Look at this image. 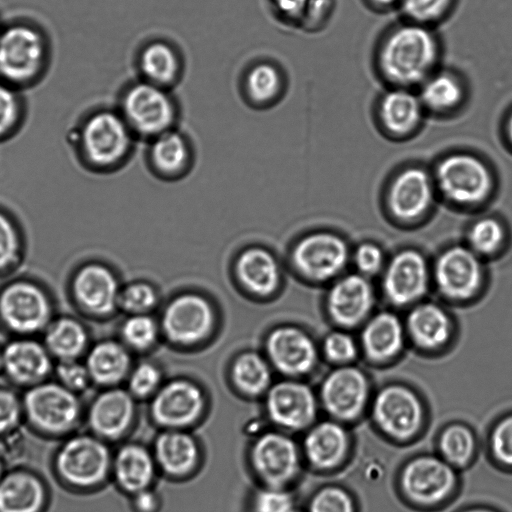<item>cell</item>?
I'll return each instance as SVG.
<instances>
[{
  "label": "cell",
  "instance_id": "cell-32",
  "mask_svg": "<svg viewBox=\"0 0 512 512\" xmlns=\"http://www.w3.org/2000/svg\"><path fill=\"white\" fill-rule=\"evenodd\" d=\"M418 96L426 112L449 116L466 100V87L461 78L449 70H436L419 87Z\"/></svg>",
  "mask_w": 512,
  "mask_h": 512
},
{
  "label": "cell",
  "instance_id": "cell-49",
  "mask_svg": "<svg viewBox=\"0 0 512 512\" xmlns=\"http://www.w3.org/2000/svg\"><path fill=\"white\" fill-rule=\"evenodd\" d=\"M21 112V100L15 87L0 81V138L16 128Z\"/></svg>",
  "mask_w": 512,
  "mask_h": 512
},
{
  "label": "cell",
  "instance_id": "cell-53",
  "mask_svg": "<svg viewBox=\"0 0 512 512\" xmlns=\"http://www.w3.org/2000/svg\"><path fill=\"white\" fill-rule=\"evenodd\" d=\"M56 371L60 384L75 393L84 390L91 381L86 365L76 359L60 361Z\"/></svg>",
  "mask_w": 512,
  "mask_h": 512
},
{
  "label": "cell",
  "instance_id": "cell-59",
  "mask_svg": "<svg viewBox=\"0 0 512 512\" xmlns=\"http://www.w3.org/2000/svg\"><path fill=\"white\" fill-rule=\"evenodd\" d=\"M463 512H497V511L488 509V508H483V507H476V508L467 509Z\"/></svg>",
  "mask_w": 512,
  "mask_h": 512
},
{
  "label": "cell",
  "instance_id": "cell-45",
  "mask_svg": "<svg viewBox=\"0 0 512 512\" xmlns=\"http://www.w3.org/2000/svg\"><path fill=\"white\" fill-rule=\"evenodd\" d=\"M307 512H356L350 493L336 485L318 489L307 504Z\"/></svg>",
  "mask_w": 512,
  "mask_h": 512
},
{
  "label": "cell",
  "instance_id": "cell-60",
  "mask_svg": "<svg viewBox=\"0 0 512 512\" xmlns=\"http://www.w3.org/2000/svg\"><path fill=\"white\" fill-rule=\"evenodd\" d=\"M5 472H6V467H5L2 459L0 458V480L3 477V475L5 474Z\"/></svg>",
  "mask_w": 512,
  "mask_h": 512
},
{
  "label": "cell",
  "instance_id": "cell-26",
  "mask_svg": "<svg viewBox=\"0 0 512 512\" xmlns=\"http://www.w3.org/2000/svg\"><path fill=\"white\" fill-rule=\"evenodd\" d=\"M158 467L150 448L138 442L122 444L113 453L111 480L130 496L152 487Z\"/></svg>",
  "mask_w": 512,
  "mask_h": 512
},
{
  "label": "cell",
  "instance_id": "cell-1",
  "mask_svg": "<svg viewBox=\"0 0 512 512\" xmlns=\"http://www.w3.org/2000/svg\"><path fill=\"white\" fill-rule=\"evenodd\" d=\"M439 39L431 27L405 21L389 29L376 52V67L390 87L418 88L437 70Z\"/></svg>",
  "mask_w": 512,
  "mask_h": 512
},
{
  "label": "cell",
  "instance_id": "cell-41",
  "mask_svg": "<svg viewBox=\"0 0 512 512\" xmlns=\"http://www.w3.org/2000/svg\"><path fill=\"white\" fill-rule=\"evenodd\" d=\"M281 13L299 19L306 28H317L328 16L331 0H273Z\"/></svg>",
  "mask_w": 512,
  "mask_h": 512
},
{
  "label": "cell",
  "instance_id": "cell-42",
  "mask_svg": "<svg viewBox=\"0 0 512 512\" xmlns=\"http://www.w3.org/2000/svg\"><path fill=\"white\" fill-rule=\"evenodd\" d=\"M252 512H298V505L289 488L260 485L251 495Z\"/></svg>",
  "mask_w": 512,
  "mask_h": 512
},
{
  "label": "cell",
  "instance_id": "cell-40",
  "mask_svg": "<svg viewBox=\"0 0 512 512\" xmlns=\"http://www.w3.org/2000/svg\"><path fill=\"white\" fill-rule=\"evenodd\" d=\"M440 457L455 469L466 466L476 450V439L468 427L452 424L446 427L438 440Z\"/></svg>",
  "mask_w": 512,
  "mask_h": 512
},
{
  "label": "cell",
  "instance_id": "cell-33",
  "mask_svg": "<svg viewBox=\"0 0 512 512\" xmlns=\"http://www.w3.org/2000/svg\"><path fill=\"white\" fill-rule=\"evenodd\" d=\"M244 99L254 108H269L276 104L286 89L283 70L270 60L252 63L242 76Z\"/></svg>",
  "mask_w": 512,
  "mask_h": 512
},
{
  "label": "cell",
  "instance_id": "cell-43",
  "mask_svg": "<svg viewBox=\"0 0 512 512\" xmlns=\"http://www.w3.org/2000/svg\"><path fill=\"white\" fill-rule=\"evenodd\" d=\"M505 239L501 223L494 218L476 221L469 230L468 240L475 253L492 254L499 250Z\"/></svg>",
  "mask_w": 512,
  "mask_h": 512
},
{
  "label": "cell",
  "instance_id": "cell-17",
  "mask_svg": "<svg viewBox=\"0 0 512 512\" xmlns=\"http://www.w3.org/2000/svg\"><path fill=\"white\" fill-rule=\"evenodd\" d=\"M295 267L304 276L328 280L339 274L348 260V248L343 239L331 233H314L302 238L293 249Z\"/></svg>",
  "mask_w": 512,
  "mask_h": 512
},
{
  "label": "cell",
  "instance_id": "cell-27",
  "mask_svg": "<svg viewBox=\"0 0 512 512\" xmlns=\"http://www.w3.org/2000/svg\"><path fill=\"white\" fill-rule=\"evenodd\" d=\"M373 305V290L363 275L351 274L339 279L327 296V309L334 322L352 327L368 315Z\"/></svg>",
  "mask_w": 512,
  "mask_h": 512
},
{
  "label": "cell",
  "instance_id": "cell-16",
  "mask_svg": "<svg viewBox=\"0 0 512 512\" xmlns=\"http://www.w3.org/2000/svg\"><path fill=\"white\" fill-rule=\"evenodd\" d=\"M214 323L210 303L198 294H182L165 308L161 325L166 337L179 344H193L204 339Z\"/></svg>",
  "mask_w": 512,
  "mask_h": 512
},
{
  "label": "cell",
  "instance_id": "cell-57",
  "mask_svg": "<svg viewBox=\"0 0 512 512\" xmlns=\"http://www.w3.org/2000/svg\"><path fill=\"white\" fill-rule=\"evenodd\" d=\"M503 137L507 146L512 150V108L508 111L503 122Z\"/></svg>",
  "mask_w": 512,
  "mask_h": 512
},
{
  "label": "cell",
  "instance_id": "cell-31",
  "mask_svg": "<svg viewBox=\"0 0 512 512\" xmlns=\"http://www.w3.org/2000/svg\"><path fill=\"white\" fill-rule=\"evenodd\" d=\"M2 368L14 382L36 385L50 371L49 351L33 340H15L2 351Z\"/></svg>",
  "mask_w": 512,
  "mask_h": 512
},
{
  "label": "cell",
  "instance_id": "cell-51",
  "mask_svg": "<svg viewBox=\"0 0 512 512\" xmlns=\"http://www.w3.org/2000/svg\"><path fill=\"white\" fill-rule=\"evenodd\" d=\"M23 418L22 400L13 391L0 388V436L17 429Z\"/></svg>",
  "mask_w": 512,
  "mask_h": 512
},
{
  "label": "cell",
  "instance_id": "cell-23",
  "mask_svg": "<svg viewBox=\"0 0 512 512\" xmlns=\"http://www.w3.org/2000/svg\"><path fill=\"white\" fill-rule=\"evenodd\" d=\"M266 352L272 365L290 376L308 373L317 360L313 340L304 331L292 326L274 329L267 337Z\"/></svg>",
  "mask_w": 512,
  "mask_h": 512
},
{
  "label": "cell",
  "instance_id": "cell-11",
  "mask_svg": "<svg viewBox=\"0 0 512 512\" xmlns=\"http://www.w3.org/2000/svg\"><path fill=\"white\" fill-rule=\"evenodd\" d=\"M436 192L432 170L419 164H408L389 180L386 203L396 219L415 221L430 210Z\"/></svg>",
  "mask_w": 512,
  "mask_h": 512
},
{
  "label": "cell",
  "instance_id": "cell-34",
  "mask_svg": "<svg viewBox=\"0 0 512 512\" xmlns=\"http://www.w3.org/2000/svg\"><path fill=\"white\" fill-rule=\"evenodd\" d=\"M235 271L245 289L262 296L271 294L280 279L276 259L262 248L253 247L243 251L236 261Z\"/></svg>",
  "mask_w": 512,
  "mask_h": 512
},
{
  "label": "cell",
  "instance_id": "cell-13",
  "mask_svg": "<svg viewBox=\"0 0 512 512\" xmlns=\"http://www.w3.org/2000/svg\"><path fill=\"white\" fill-rule=\"evenodd\" d=\"M205 397L189 380H173L161 386L153 395L150 414L162 429H187L202 416Z\"/></svg>",
  "mask_w": 512,
  "mask_h": 512
},
{
  "label": "cell",
  "instance_id": "cell-62",
  "mask_svg": "<svg viewBox=\"0 0 512 512\" xmlns=\"http://www.w3.org/2000/svg\"><path fill=\"white\" fill-rule=\"evenodd\" d=\"M1 30V29H0Z\"/></svg>",
  "mask_w": 512,
  "mask_h": 512
},
{
  "label": "cell",
  "instance_id": "cell-8",
  "mask_svg": "<svg viewBox=\"0 0 512 512\" xmlns=\"http://www.w3.org/2000/svg\"><path fill=\"white\" fill-rule=\"evenodd\" d=\"M47 46L41 32L16 23L0 30V78L12 86L33 81L44 67Z\"/></svg>",
  "mask_w": 512,
  "mask_h": 512
},
{
  "label": "cell",
  "instance_id": "cell-47",
  "mask_svg": "<svg viewBox=\"0 0 512 512\" xmlns=\"http://www.w3.org/2000/svg\"><path fill=\"white\" fill-rule=\"evenodd\" d=\"M157 302L154 288L146 283H132L125 287L118 297V305L133 314H146Z\"/></svg>",
  "mask_w": 512,
  "mask_h": 512
},
{
  "label": "cell",
  "instance_id": "cell-39",
  "mask_svg": "<svg viewBox=\"0 0 512 512\" xmlns=\"http://www.w3.org/2000/svg\"><path fill=\"white\" fill-rule=\"evenodd\" d=\"M87 334L83 326L70 318H61L48 326L45 334L47 350L60 361L74 360L85 349Z\"/></svg>",
  "mask_w": 512,
  "mask_h": 512
},
{
  "label": "cell",
  "instance_id": "cell-9",
  "mask_svg": "<svg viewBox=\"0 0 512 512\" xmlns=\"http://www.w3.org/2000/svg\"><path fill=\"white\" fill-rule=\"evenodd\" d=\"M372 419L386 437L406 442L422 430L424 408L412 390L401 385H390L375 396Z\"/></svg>",
  "mask_w": 512,
  "mask_h": 512
},
{
  "label": "cell",
  "instance_id": "cell-6",
  "mask_svg": "<svg viewBox=\"0 0 512 512\" xmlns=\"http://www.w3.org/2000/svg\"><path fill=\"white\" fill-rule=\"evenodd\" d=\"M136 136L118 110L100 109L86 118L80 146L86 161L99 170H113L130 157Z\"/></svg>",
  "mask_w": 512,
  "mask_h": 512
},
{
  "label": "cell",
  "instance_id": "cell-56",
  "mask_svg": "<svg viewBox=\"0 0 512 512\" xmlns=\"http://www.w3.org/2000/svg\"><path fill=\"white\" fill-rule=\"evenodd\" d=\"M131 506L135 512H156L160 498L152 487L146 488L131 495Z\"/></svg>",
  "mask_w": 512,
  "mask_h": 512
},
{
  "label": "cell",
  "instance_id": "cell-18",
  "mask_svg": "<svg viewBox=\"0 0 512 512\" xmlns=\"http://www.w3.org/2000/svg\"><path fill=\"white\" fill-rule=\"evenodd\" d=\"M434 277L437 288L445 297L466 300L481 286L482 267L472 249L453 246L437 259Z\"/></svg>",
  "mask_w": 512,
  "mask_h": 512
},
{
  "label": "cell",
  "instance_id": "cell-35",
  "mask_svg": "<svg viewBox=\"0 0 512 512\" xmlns=\"http://www.w3.org/2000/svg\"><path fill=\"white\" fill-rule=\"evenodd\" d=\"M361 341L366 354L377 361L396 356L404 344V328L399 318L382 312L365 325Z\"/></svg>",
  "mask_w": 512,
  "mask_h": 512
},
{
  "label": "cell",
  "instance_id": "cell-25",
  "mask_svg": "<svg viewBox=\"0 0 512 512\" xmlns=\"http://www.w3.org/2000/svg\"><path fill=\"white\" fill-rule=\"evenodd\" d=\"M146 161L150 171L164 180H177L194 164V149L189 138L173 128L147 141Z\"/></svg>",
  "mask_w": 512,
  "mask_h": 512
},
{
  "label": "cell",
  "instance_id": "cell-29",
  "mask_svg": "<svg viewBox=\"0 0 512 512\" xmlns=\"http://www.w3.org/2000/svg\"><path fill=\"white\" fill-rule=\"evenodd\" d=\"M118 283L113 273L98 264L82 267L73 280V294L80 306L96 315H106L118 305Z\"/></svg>",
  "mask_w": 512,
  "mask_h": 512
},
{
  "label": "cell",
  "instance_id": "cell-37",
  "mask_svg": "<svg viewBox=\"0 0 512 512\" xmlns=\"http://www.w3.org/2000/svg\"><path fill=\"white\" fill-rule=\"evenodd\" d=\"M85 365L92 381L99 385L112 386L127 375L130 357L121 344L103 341L90 350Z\"/></svg>",
  "mask_w": 512,
  "mask_h": 512
},
{
  "label": "cell",
  "instance_id": "cell-12",
  "mask_svg": "<svg viewBox=\"0 0 512 512\" xmlns=\"http://www.w3.org/2000/svg\"><path fill=\"white\" fill-rule=\"evenodd\" d=\"M265 410L276 429L300 432L316 422L318 402L309 386L285 380L271 385L265 393Z\"/></svg>",
  "mask_w": 512,
  "mask_h": 512
},
{
  "label": "cell",
  "instance_id": "cell-54",
  "mask_svg": "<svg viewBox=\"0 0 512 512\" xmlns=\"http://www.w3.org/2000/svg\"><path fill=\"white\" fill-rule=\"evenodd\" d=\"M19 253V241L14 225L0 212V270L12 265Z\"/></svg>",
  "mask_w": 512,
  "mask_h": 512
},
{
  "label": "cell",
  "instance_id": "cell-3",
  "mask_svg": "<svg viewBox=\"0 0 512 512\" xmlns=\"http://www.w3.org/2000/svg\"><path fill=\"white\" fill-rule=\"evenodd\" d=\"M437 192L459 206H477L487 201L496 186L495 173L481 156L454 151L438 160L432 170Z\"/></svg>",
  "mask_w": 512,
  "mask_h": 512
},
{
  "label": "cell",
  "instance_id": "cell-55",
  "mask_svg": "<svg viewBox=\"0 0 512 512\" xmlns=\"http://www.w3.org/2000/svg\"><path fill=\"white\" fill-rule=\"evenodd\" d=\"M354 262L361 275H373L378 272L382 266L383 254L377 245L364 243L356 249Z\"/></svg>",
  "mask_w": 512,
  "mask_h": 512
},
{
  "label": "cell",
  "instance_id": "cell-48",
  "mask_svg": "<svg viewBox=\"0 0 512 512\" xmlns=\"http://www.w3.org/2000/svg\"><path fill=\"white\" fill-rule=\"evenodd\" d=\"M489 447L499 464L512 469V413L495 424L490 434Z\"/></svg>",
  "mask_w": 512,
  "mask_h": 512
},
{
  "label": "cell",
  "instance_id": "cell-44",
  "mask_svg": "<svg viewBox=\"0 0 512 512\" xmlns=\"http://www.w3.org/2000/svg\"><path fill=\"white\" fill-rule=\"evenodd\" d=\"M453 0H401L400 7L407 21L431 27L450 11Z\"/></svg>",
  "mask_w": 512,
  "mask_h": 512
},
{
  "label": "cell",
  "instance_id": "cell-19",
  "mask_svg": "<svg viewBox=\"0 0 512 512\" xmlns=\"http://www.w3.org/2000/svg\"><path fill=\"white\" fill-rule=\"evenodd\" d=\"M134 418V396L129 391L111 388L91 402L86 423L92 434L111 443L121 440L130 431Z\"/></svg>",
  "mask_w": 512,
  "mask_h": 512
},
{
  "label": "cell",
  "instance_id": "cell-28",
  "mask_svg": "<svg viewBox=\"0 0 512 512\" xmlns=\"http://www.w3.org/2000/svg\"><path fill=\"white\" fill-rule=\"evenodd\" d=\"M47 500L43 478L31 469L7 470L0 480V512H43Z\"/></svg>",
  "mask_w": 512,
  "mask_h": 512
},
{
  "label": "cell",
  "instance_id": "cell-38",
  "mask_svg": "<svg viewBox=\"0 0 512 512\" xmlns=\"http://www.w3.org/2000/svg\"><path fill=\"white\" fill-rule=\"evenodd\" d=\"M235 387L244 395L256 397L265 394L271 386V371L259 354L246 352L238 356L231 369Z\"/></svg>",
  "mask_w": 512,
  "mask_h": 512
},
{
  "label": "cell",
  "instance_id": "cell-46",
  "mask_svg": "<svg viewBox=\"0 0 512 512\" xmlns=\"http://www.w3.org/2000/svg\"><path fill=\"white\" fill-rule=\"evenodd\" d=\"M121 335L130 347L145 350L156 340L157 325L146 314H133L123 323Z\"/></svg>",
  "mask_w": 512,
  "mask_h": 512
},
{
  "label": "cell",
  "instance_id": "cell-4",
  "mask_svg": "<svg viewBox=\"0 0 512 512\" xmlns=\"http://www.w3.org/2000/svg\"><path fill=\"white\" fill-rule=\"evenodd\" d=\"M25 422L36 432L65 438L82 423V403L75 392L60 383H38L22 399Z\"/></svg>",
  "mask_w": 512,
  "mask_h": 512
},
{
  "label": "cell",
  "instance_id": "cell-21",
  "mask_svg": "<svg viewBox=\"0 0 512 512\" xmlns=\"http://www.w3.org/2000/svg\"><path fill=\"white\" fill-rule=\"evenodd\" d=\"M428 278L423 256L414 250H404L389 262L383 277V291L392 304L408 305L425 294Z\"/></svg>",
  "mask_w": 512,
  "mask_h": 512
},
{
  "label": "cell",
  "instance_id": "cell-58",
  "mask_svg": "<svg viewBox=\"0 0 512 512\" xmlns=\"http://www.w3.org/2000/svg\"><path fill=\"white\" fill-rule=\"evenodd\" d=\"M401 0H369V2L379 8V9H386L389 7H392L396 4H400Z\"/></svg>",
  "mask_w": 512,
  "mask_h": 512
},
{
  "label": "cell",
  "instance_id": "cell-52",
  "mask_svg": "<svg viewBox=\"0 0 512 512\" xmlns=\"http://www.w3.org/2000/svg\"><path fill=\"white\" fill-rule=\"evenodd\" d=\"M323 350L328 359L336 363L351 361L357 347L353 338L345 332H332L324 340Z\"/></svg>",
  "mask_w": 512,
  "mask_h": 512
},
{
  "label": "cell",
  "instance_id": "cell-14",
  "mask_svg": "<svg viewBox=\"0 0 512 512\" xmlns=\"http://www.w3.org/2000/svg\"><path fill=\"white\" fill-rule=\"evenodd\" d=\"M369 398L366 376L357 368L341 367L326 376L320 401L332 419L352 422L363 413Z\"/></svg>",
  "mask_w": 512,
  "mask_h": 512
},
{
  "label": "cell",
  "instance_id": "cell-7",
  "mask_svg": "<svg viewBox=\"0 0 512 512\" xmlns=\"http://www.w3.org/2000/svg\"><path fill=\"white\" fill-rule=\"evenodd\" d=\"M303 461L301 446L279 429L259 434L248 451L251 471L263 486L289 488L299 477Z\"/></svg>",
  "mask_w": 512,
  "mask_h": 512
},
{
  "label": "cell",
  "instance_id": "cell-36",
  "mask_svg": "<svg viewBox=\"0 0 512 512\" xmlns=\"http://www.w3.org/2000/svg\"><path fill=\"white\" fill-rule=\"evenodd\" d=\"M407 331L413 342L423 349L443 346L451 335L448 315L437 305L424 303L416 306L407 317Z\"/></svg>",
  "mask_w": 512,
  "mask_h": 512
},
{
  "label": "cell",
  "instance_id": "cell-10",
  "mask_svg": "<svg viewBox=\"0 0 512 512\" xmlns=\"http://www.w3.org/2000/svg\"><path fill=\"white\" fill-rule=\"evenodd\" d=\"M399 484L412 503L435 506L454 492L457 476L455 468L440 456L421 455L404 465Z\"/></svg>",
  "mask_w": 512,
  "mask_h": 512
},
{
  "label": "cell",
  "instance_id": "cell-20",
  "mask_svg": "<svg viewBox=\"0 0 512 512\" xmlns=\"http://www.w3.org/2000/svg\"><path fill=\"white\" fill-rule=\"evenodd\" d=\"M426 111L418 93L410 88L390 87L376 107L380 130L389 138L403 140L419 131Z\"/></svg>",
  "mask_w": 512,
  "mask_h": 512
},
{
  "label": "cell",
  "instance_id": "cell-2",
  "mask_svg": "<svg viewBox=\"0 0 512 512\" xmlns=\"http://www.w3.org/2000/svg\"><path fill=\"white\" fill-rule=\"evenodd\" d=\"M110 443L91 432H76L63 439L53 457V469L67 486L77 490L99 488L111 480Z\"/></svg>",
  "mask_w": 512,
  "mask_h": 512
},
{
  "label": "cell",
  "instance_id": "cell-50",
  "mask_svg": "<svg viewBox=\"0 0 512 512\" xmlns=\"http://www.w3.org/2000/svg\"><path fill=\"white\" fill-rule=\"evenodd\" d=\"M161 372L152 363L139 364L129 376V392L137 398L153 396L160 388Z\"/></svg>",
  "mask_w": 512,
  "mask_h": 512
},
{
  "label": "cell",
  "instance_id": "cell-15",
  "mask_svg": "<svg viewBox=\"0 0 512 512\" xmlns=\"http://www.w3.org/2000/svg\"><path fill=\"white\" fill-rule=\"evenodd\" d=\"M50 303L45 293L28 282H15L0 294V317L11 330L31 334L49 322Z\"/></svg>",
  "mask_w": 512,
  "mask_h": 512
},
{
  "label": "cell",
  "instance_id": "cell-30",
  "mask_svg": "<svg viewBox=\"0 0 512 512\" xmlns=\"http://www.w3.org/2000/svg\"><path fill=\"white\" fill-rule=\"evenodd\" d=\"M137 70L141 80L171 90L179 83L184 62L177 47L162 39L145 43L137 54Z\"/></svg>",
  "mask_w": 512,
  "mask_h": 512
},
{
  "label": "cell",
  "instance_id": "cell-22",
  "mask_svg": "<svg viewBox=\"0 0 512 512\" xmlns=\"http://www.w3.org/2000/svg\"><path fill=\"white\" fill-rule=\"evenodd\" d=\"M304 432L301 451L304 461L313 469L330 471L346 460L351 439L342 422H315Z\"/></svg>",
  "mask_w": 512,
  "mask_h": 512
},
{
  "label": "cell",
  "instance_id": "cell-5",
  "mask_svg": "<svg viewBox=\"0 0 512 512\" xmlns=\"http://www.w3.org/2000/svg\"><path fill=\"white\" fill-rule=\"evenodd\" d=\"M118 111L137 139L149 141L173 128L178 106L171 90L137 80L121 93Z\"/></svg>",
  "mask_w": 512,
  "mask_h": 512
},
{
  "label": "cell",
  "instance_id": "cell-61",
  "mask_svg": "<svg viewBox=\"0 0 512 512\" xmlns=\"http://www.w3.org/2000/svg\"><path fill=\"white\" fill-rule=\"evenodd\" d=\"M2 368V352L0 351V369Z\"/></svg>",
  "mask_w": 512,
  "mask_h": 512
},
{
  "label": "cell",
  "instance_id": "cell-24",
  "mask_svg": "<svg viewBox=\"0 0 512 512\" xmlns=\"http://www.w3.org/2000/svg\"><path fill=\"white\" fill-rule=\"evenodd\" d=\"M158 470L170 478H185L197 469L201 450L187 429H162L151 448Z\"/></svg>",
  "mask_w": 512,
  "mask_h": 512
}]
</instances>
